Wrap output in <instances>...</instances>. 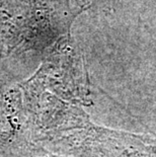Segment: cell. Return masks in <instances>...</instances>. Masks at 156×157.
Returning <instances> with one entry per match:
<instances>
[{"mask_svg": "<svg viewBox=\"0 0 156 157\" xmlns=\"http://www.w3.org/2000/svg\"><path fill=\"white\" fill-rule=\"evenodd\" d=\"M0 52H1V46H0Z\"/></svg>", "mask_w": 156, "mask_h": 157, "instance_id": "1", "label": "cell"}]
</instances>
